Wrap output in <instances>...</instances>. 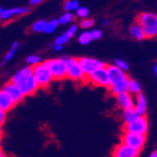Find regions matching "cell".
Returning a JSON list of instances; mask_svg holds the SVG:
<instances>
[{"label": "cell", "instance_id": "7", "mask_svg": "<svg viewBox=\"0 0 157 157\" xmlns=\"http://www.w3.org/2000/svg\"><path fill=\"white\" fill-rule=\"evenodd\" d=\"M47 64H48V68L54 80L59 81V80H63L67 78L66 63L63 61V58L49 59L47 60Z\"/></svg>", "mask_w": 157, "mask_h": 157}, {"label": "cell", "instance_id": "18", "mask_svg": "<svg viewBox=\"0 0 157 157\" xmlns=\"http://www.w3.org/2000/svg\"><path fill=\"white\" fill-rule=\"evenodd\" d=\"M129 32H130L131 36L134 37L137 40H142V39L146 38L144 34V31H143V29L141 27V25L139 24V23H134V24L131 25Z\"/></svg>", "mask_w": 157, "mask_h": 157}, {"label": "cell", "instance_id": "34", "mask_svg": "<svg viewBox=\"0 0 157 157\" xmlns=\"http://www.w3.org/2000/svg\"><path fill=\"white\" fill-rule=\"evenodd\" d=\"M6 118H7V113H5L2 109H0V125H2L5 123Z\"/></svg>", "mask_w": 157, "mask_h": 157}, {"label": "cell", "instance_id": "22", "mask_svg": "<svg viewBox=\"0 0 157 157\" xmlns=\"http://www.w3.org/2000/svg\"><path fill=\"white\" fill-rule=\"evenodd\" d=\"M46 24H47V21L46 20H37L31 25V29H32L34 33H42L45 31L46 29Z\"/></svg>", "mask_w": 157, "mask_h": 157}, {"label": "cell", "instance_id": "37", "mask_svg": "<svg viewBox=\"0 0 157 157\" xmlns=\"http://www.w3.org/2000/svg\"><path fill=\"white\" fill-rule=\"evenodd\" d=\"M109 23H110V21L108 19H104L103 21H101V25H103V26H107Z\"/></svg>", "mask_w": 157, "mask_h": 157}, {"label": "cell", "instance_id": "13", "mask_svg": "<svg viewBox=\"0 0 157 157\" xmlns=\"http://www.w3.org/2000/svg\"><path fill=\"white\" fill-rule=\"evenodd\" d=\"M137 151L133 150L131 147L127 146L123 143H119L117 146L115 147V150L113 152V157H137L139 156Z\"/></svg>", "mask_w": 157, "mask_h": 157}, {"label": "cell", "instance_id": "28", "mask_svg": "<svg viewBox=\"0 0 157 157\" xmlns=\"http://www.w3.org/2000/svg\"><path fill=\"white\" fill-rule=\"evenodd\" d=\"M40 61H42V58H40L38 55H31V56H29L26 58L27 64H29V67H32V68L34 66H36V64H38Z\"/></svg>", "mask_w": 157, "mask_h": 157}, {"label": "cell", "instance_id": "11", "mask_svg": "<svg viewBox=\"0 0 157 157\" xmlns=\"http://www.w3.org/2000/svg\"><path fill=\"white\" fill-rule=\"evenodd\" d=\"M107 72L108 78H109V86H113L116 84H119L120 82L124 81L128 78V75L120 69H118L113 64L107 66Z\"/></svg>", "mask_w": 157, "mask_h": 157}, {"label": "cell", "instance_id": "27", "mask_svg": "<svg viewBox=\"0 0 157 157\" xmlns=\"http://www.w3.org/2000/svg\"><path fill=\"white\" fill-rule=\"evenodd\" d=\"M78 43L81 45H88L90 43L92 42L91 36H90V33L88 32H83L81 34L78 35Z\"/></svg>", "mask_w": 157, "mask_h": 157}, {"label": "cell", "instance_id": "3", "mask_svg": "<svg viewBox=\"0 0 157 157\" xmlns=\"http://www.w3.org/2000/svg\"><path fill=\"white\" fill-rule=\"evenodd\" d=\"M63 61L66 63L67 78L75 82L87 81V76L84 74L81 66L78 63V59L73 57H63Z\"/></svg>", "mask_w": 157, "mask_h": 157}, {"label": "cell", "instance_id": "35", "mask_svg": "<svg viewBox=\"0 0 157 157\" xmlns=\"http://www.w3.org/2000/svg\"><path fill=\"white\" fill-rule=\"evenodd\" d=\"M49 46L52 47V49H54L55 52H60L62 48H63V46H61V45H55L54 43H52V44L49 45Z\"/></svg>", "mask_w": 157, "mask_h": 157}, {"label": "cell", "instance_id": "12", "mask_svg": "<svg viewBox=\"0 0 157 157\" xmlns=\"http://www.w3.org/2000/svg\"><path fill=\"white\" fill-rule=\"evenodd\" d=\"M116 103H117L118 107L120 108L121 110H127V109H132L134 107V99L131 94L128 92L116 96Z\"/></svg>", "mask_w": 157, "mask_h": 157}, {"label": "cell", "instance_id": "24", "mask_svg": "<svg viewBox=\"0 0 157 157\" xmlns=\"http://www.w3.org/2000/svg\"><path fill=\"white\" fill-rule=\"evenodd\" d=\"M59 26V22H58V19H52L47 21V24H46V29H45L44 33L46 34H52L54 33L55 31L57 29V27Z\"/></svg>", "mask_w": 157, "mask_h": 157}, {"label": "cell", "instance_id": "41", "mask_svg": "<svg viewBox=\"0 0 157 157\" xmlns=\"http://www.w3.org/2000/svg\"><path fill=\"white\" fill-rule=\"evenodd\" d=\"M2 11H3V8L1 7V6H0V14H1V13H2Z\"/></svg>", "mask_w": 157, "mask_h": 157}, {"label": "cell", "instance_id": "23", "mask_svg": "<svg viewBox=\"0 0 157 157\" xmlns=\"http://www.w3.org/2000/svg\"><path fill=\"white\" fill-rule=\"evenodd\" d=\"M78 7L80 3L78 0H66V2L63 3V10L66 12H73Z\"/></svg>", "mask_w": 157, "mask_h": 157}, {"label": "cell", "instance_id": "33", "mask_svg": "<svg viewBox=\"0 0 157 157\" xmlns=\"http://www.w3.org/2000/svg\"><path fill=\"white\" fill-rule=\"evenodd\" d=\"M88 33H90L92 40H97V39L101 38V36H103V32H101V29H92Z\"/></svg>", "mask_w": 157, "mask_h": 157}, {"label": "cell", "instance_id": "38", "mask_svg": "<svg viewBox=\"0 0 157 157\" xmlns=\"http://www.w3.org/2000/svg\"><path fill=\"white\" fill-rule=\"evenodd\" d=\"M150 157H157V150L154 151V152H153L152 154L150 155Z\"/></svg>", "mask_w": 157, "mask_h": 157}, {"label": "cell", "instance_id": "9", "mask_svg": "<svg viewBox=\"0 0 157 157\" xmlns=\"http://www.w3.org/2000/svg\"><path fill=\"white\" fill-rule=\"evenodd\" d=\"M78 63H80V66H81L82 70H83L84 74L86 76H88L92 72L95 71L96 69L106 66L105 62L101 61V60L90 58V57H82V58H80L78 59Z\"/></svg>", "mask_w": 157, "mask_h": 157}, {"label": "cell", "instance_id": "43", "mask_svg": "<svg viewBox=\"0 0 157 157\" xmlns=\"http://www.w3.org/2000/svg\"><path fill=\"white\" fill-rule=\"evenodd\" d=\"M0 135H1V125H0Z\"/></svg>", "mask_w": 157, "mask_h": 157}, {"label": "cell", "instance_id": "36", "mask_svg": "<svg viewBox=\"0 0 157 157\" xmlns=\"http://www.w3.org/2000/svg\"><path fill=\"white\" fill-rule=\"evenodd\" d=\"M43 2V0H29V5L31 6H39Z\"/></svg>", "mask_w": 157, "mask_h": 157}, {"label": "cell", "instance_id": "5", "mask_svg": "<svg viewBox=\"0 0 157 157\" xmlns=\"http://www.w3.org/2000/svg\"><path fill=\"white\" fill-rule=\"evenodd\" d=\"M146 142V135L136 134L131 132H123L121 136V143L125 144L127 146L131 147L133 150L140 152Z\"/></svg>", "mask_w": 157, "mask_h": 157}, {"label": "cell", "instance_id": "20", "mask_svg": "<svg viewBox=\"0 0 157 157\" xmlns=\"http://www.w3.org/2000/svg\"><path fill=\"white\" fill-rule=\"evenodd\" d=\"M19 47H20V45H19V42H13L12 43V45H11V47H10V49L8 50V52L6 54V56H5V59H3V61H2V64H5V63H7V62H9L11 59L14 57V55H15V52H17V49H19Z\"/></svg>", "mask_w": 157, "mask_h": 157}, {"label": "cell", "instance_id": "29", "mask_svg": "<svg viewBox=\"0 0 157 157\" xmlns=\"http://www.w3.org/2000/svg\"><path fill=\"white\" fill-rule=\"evenodd\" d=\"M113 66L117 67V68L120 69V70H122L123 72H125V71L129 70V64H128L124 60H122V59H119V58L115 59V61H113Z\"/></svg>", "mask_w": 157, "mask_h": 157}, {"label": "cell", "instance_id": "4", "mask_svg": "<svg viewBox=\"0 0 157 157\" xmlns=\"http://www.w3.org/2000/svg\"><path fill=\"white\" fill-rule=\"evenodd\" d=\"M33 75L36 80L39 87H48L54 81L50 70L48 68L47 61H40L38 64L33 67Z\"/></svg>", "mask_w": 157, "mask_h": 157}, {"label": "cell", "instance_id": "14", "mask_svg": "<svg viewBox=\"0 0 157 157\" xmlns=\"http://www.w3.org/2000/svg\"><path fill=\"white\" fill-rule=\"evenodd\" d=\"M2 90L10 96V97L12 98L13 101H14L17 104L20 103V101L24 98V96H23V94L21 93V91L19 90V87H17L14 83H12L11 81H9L8 83H6L5 85H3Z\"/></svg>", "mask_w": 157, "mask_h": 157}, {"label": "cell", "instance_id": "6", "mask_svg": "<svg viewBox=\"0 0 157 157\" xmlns=\"http://www.w3.org/2000/svg\"><path fill=\"white\" fill-rule=\"evenodd\" d=\"M87 82H90V83H92L95 86H98V87H109V78H108V72L106 66L96 69L95 71L92 72L87 76Z\"/></svg>", "mask_w": 157, "mask_h": 157}, {"label": "cell", "instance_id": "31", "mask_svg": "<svg viewBox=\"0 0 157 157\" xmlns=\"http://www.w3.org/2000/svg\"><path fill=\"white\" fill-rule=\"evenodd\" d=\"M68 40H69V38H68V36H67L66 34H61V35H59V36H57L56 37V39H55V42H54V44L55 45H61V46H63L66 43H68Z\"/></svg>", "mask_w": 157, "mask_h": 157}, {"label": "cell", "instance_id": "15", "mask_svg": "<svg viewBox=\"0 0 157 157\" xmlns=\"http://www.w3.org/2000/svg\"><path fill=\"white\" fill-rule=\"evenodd\" d=\"M133 110L135 111L137 116L140 117H145V113L147 111V101L143 94H139L136 96V99L134 101V107Z\"/></svg>", "mask_w": 157, "mask_h": 157}, {"label": "cell", "instance_id": "39", "mask_svg": "<svg viewBox=\"0 0 157 157\" xmlns=\"http://www.w3.org/2000/svg\"><path fill=\"white\" fill-rule=\"evenodd\" d=\"M154 73H155V75L157 76V64H155L154 66Z\"/></svg>", "mask_w": 157, "mask_h": 157}, {"label": "cell", "instance_id": "40", "mask_svg": "<svg viewBox=\"0 0 157 157\" xmlns=\"http://www.w3.org/2000/svg\"><path fill=\"white\" fill-rule=\"evenodd\" d=\"M0 157H5V154H3V152L1 150H0Z\"/></svg>", "mask_w": 157, "mask_h": 157}, {"label": "cell", "instance_id": "21", "mask_svg": "<svg viewBox=\"0 0 157 157\" xmlns=\"http://www.w3.org/2000/svg\"><path fill=\"white\" fill-rule=\"evenodd\" d=\"M121 117H122V120H123V122H124V124H125V123H129V122H131V121L134 120V119H136L139 116L135 113V111L133 110V108H132V109H127V110H123Z\"/></svg>", "mask_w": 157, "mask_h": 157}, {"label": "cell", "instance_id": "26", "mask_svg": "<svg viewBox=\"0 0 157 157\" xmlns=\"http://www.w3.org/2000/svg\"><path fill=\"white\" fill-rule=\"evenodd\" d=\"M88 14H90V10H88V8L83 7V6H82V7L80 6V7L75 10V15L78 17V19H86V17H88Z\"/></svg>", "mask_w": 157, "mask_h": 157}, {"label": "cell", "instance_id": "25", "mask_svg": "<svg viewBox=\"0 0 157 157\" xmlns=\"http://www.w3.org/2000/svg\"><path fill=\"white\" fill-rule=\"evenodd\" d=\"M74 19V15L72 12H64L61 17H59L58 22L59 25H67L69 23H71Z\"/></svg>", "mask_w": 157, "mask_h": 157}, {"label": "cell", "instance_id": "10", "mask_svg": "<svg viewBox=\"0 0 157 157\" xmlns=\"http://www.w3.org/2000/svg\"><path fill=\"white\" fill-rule=\"evenodd\" d=\"M29 12V7H15L10 9H3L2 13L0 14V22L10 21L11 19H14L17 17H22Z\"/></svg>", "mask_w": 157, "mask_h": 157}, {"label": "cell", "instance_id": "42", "mask_svg": "<svg viewBox=\"0 0 157 157\" xmlns=\"http://www.w3.org/2000/svg\"><path fill=\"white\" fill-rule=\"evenodd\" d=\"M0 146H1V135H0Z\"/></svg>", "mask_w": 157, "mask_h": 157}, {"label": "cell", "instance_id": "19", "mask_svg": "<svg viewBox=\"0 0 157 157\" xmlns=\"http://www.w3.org/2000/svg\"><path fill=\"white\" fill-rule=\"evenodd\" d=\"M128 93L131 95H139L142 94V86L136 80H130L129 81V85H128Z\"/></svg>", "mask_w": 157, "mask_h": 157}, {"label": "cell", "instance_id": "17", "mask_svg": "<svg viewBox=\"0 0 157 157\" xmlns=\"http://www.w3.org/2000/svg\"><path fill=\"white\" fill-rule=\"evenodd\" d=\"M129 81H130V78H128L127 80H124V81L120 82L119 84H116V85L113 86H109V92H110L113 95L117 96L119 95V94H122V93H125V92H128V85H129Z\"/></svg>", "mask_w": 157, "mask_h": 157}, {"label": "cell", "instance_id": "2", "mask_svg": "<svg viewBox=\"0 0 157 157\" xmlns=\"http://www.w3.org/2000/svg\"><path fill=\"white\" fill-rule=\"evenodd\" d=\"M136 23L141 25L144 31L145 37H157V15L151 12H142L137 15Z\"/></svg>", "mask_w": 157, "mask_h": 157}, {"label": "cell", "instance_id": "1", "mask_svg": "<svg viewBox=\"0 0 157 157\" xmlns=\"http://www.w3.org/2000/svg\"><path fill=\"white\" fill-rule=\"evenodd\" d=\"M10 81L14 83L19 87L23 96H31L36 93L39 88L34 75H33L32 67H23L20 70H17Z\"/></svg>", "mask_w": 157, "mask_h": 157}, {"label": "cell", "instance_id": "32", "mask_svg": "<svg viewBox=\"0 0 157 157\" xmlns=\"http://www.w3.org/2000/svg\"><path fill=\"white\" fill-rule=\"evenodd\" d=\"M93 25H94V20L88 19V17L82 19L81 22H80V26H81L82 29H90V27H92Z\"/></svg>", "mask_w": 157, "mask_h": 157}, {"label": "cell", "instance_id": "8", "mask_svg": "<svg viewBox=\"0 0 157 157\" xmlns=\"http://www.w3.org/2000/svg\"><path fill=\"white\" fill-rule=\"evenodd\" d=\"M123 130H124V132L146 135L147 131H148V121H147L146 117H140L139 116L133 121L125 123L124 127H123Z\"/></svg>", "mask_w": 157, "mask_h": 157}, {"label": "cell", "instance_id": "16", "mask_svg": "<svg viewBox=\"0 0 157 157\" xmlns=\"http://www.w3.org/2000/svg\"><path fill=\"white\" fill-rule=\"evenodd\" d=\"M15 104L17 103L1 88L0 90V109H2L5 113H8L14 107Z\"/></svg>", "mask_w": 157, "mask_h": 157}, {"label": "cell", "instance_id": "30", "mask_svg": "<svg viewBox=\"0 0 157 157\" xmlns=\"http://www.w3.org/2000/svg\"><path fill=\"white\" fill-rule=\"evenodd\" d=\"M78 25H75V24H72V25H70V26L68 27V29H67L66 32H64V34L68 36V38L70 39V38H72V37L74 36V35L76 34V32H78Z\"/></svg>", "mask_w": 157, "mask_h": 157}]
</instances>
